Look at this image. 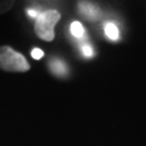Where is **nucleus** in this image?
Instances as JSON below:
<instances>
[{
  "mask_svg": "<svg viewBox=\"0 0 146 146\" xmlns=\"http://www.w3.org/2000/svg\"><path fill=\"white\" fill-rule=\"evenodd\" d=\"M0 69L11 73H25L31 69L26 58L9 46L0 47Z\"/></svg>",
  "mask_w": 146,
  "mask_h": 146,
  "instance_id": "f257e3e1",
  "label": "nucleus"
},
{
  "mask_svg": "<svg viewBox=\"0 0 146 146\" xmlns=\"http://www.w3.org/2000/svg\"><path fill=\"white\" fill-rule=\"evenodd\" d=\"M61 19L60 12L56 10H48L40 13L36 17L35 33L41 40L52 41L55 37L54 27Z\"/></svg>",
  "mask_w": 146,
  "mask_h": 146,
  "instance_id": "f03ea898",
  "label": "nucleus"
},
{
  "mask_svg": "<svg viewBox=\"0 0 146 146\" xmlns=\"http://www.w3.org/2000/svg\"><path fill=\"white\" fill-rule=\"evenodd\" d=\"M79 12L88 20H95L99 16V8L88 1H80L78 5Z\"/></svg>",
  "mask_w": 146,
  "mask_h": 146,
  "instance_id": "7ed1b4c3",
  "label": "nucleus"
},
{
  "mask_svg": "<svg viewBox=\"0 0 146 146\" xmlns=\"http://www.w3.org/2000/svg\"><path fill=\"white\" fill-rule=\"evenodd\" d=\"M50 69L53 74L58 75V76H64L67 74V67L61 60H52L50 62Z\"/></svg>",
  "mask_w": 146,
  "mask_h": 146,
  "instance_id": "20e7f679",
  "label": "nucleus"
},
{
  "mask_svg": "<svg viewBox=\"0 0 146 146\" xmlns=\"http://www.w3.org/2000/svg\"><path fill=\"white\" fill-rule=\"evenodd\" d=\"M105 35L110 38V40L115 41L119 38V31L118 27L114 23H107L105 25Z\"/></svg>",
  "mask_w": 146,
  "mask_h": 146,
  "instance_id": "39448f33",
  "label": "nucleus"
},
{
  "mask_svg": "<svg viewBox=\"0 0 146 146\" xmlns=\"http://www.w3.org/2000/svg\"><path fill=\"white\" fill-rule=\"evenodd\" d=\"M70 33L76 38H82L84 36V28L79 22H73L70 25Z\"/></svg>",
  "mask_w": 146,
  "mask_h": 146,
  "instance_id": "423d86ee",
  "label": "nucleus"
},
{
  "mask_svg": "<svg viewBox=\"0 0 146 146\" xmlns=\"http://www.w3.org/2000/svg\"><path fill=\"white\" fill-rule=\"evenodd\" d=\"M15 0H0V14H5L13 8Z\"/></svg>",
  "mask_w": 146,
  "mask_h": 146,
  "instance_id": "0eeeda50",
  "label": "nucleus"
},
{
  "mask_svg": "<svg viewBox=\"0 0 146 146\" xmlns=\"http://www.w3.org/2000/svg\"><path fill=\"white\" fill-rule=\"evenodd\" d=\"M81 51H82L84 56H87V58H91V56H93L94 54L93 49H92V47L89 43H84L81 46Z\"/></svg>",
  "mask_w": 146,
  "mask_h": 146,
  "instance_id": "6e6552de",
  "label": "nucleus"
},
{
  "mask_svg": "<svg viewBox=\"0 0 146 146\" xmlns=\"http://www.w3.org/2000/svg\"><path fill=\"white\" fill-rule=\"evenodd\" d=\"M43 55H44L43 51L40 50V49H38V48L33 49V51H31V56H33V58H35V60H40Z\"/></svg>",
  "mask_w": 146,
  "mask_h": 146,
  "instance_id": "1a4fd4ad",
  "label": "nucleus"
},
{
  "mask_svg": "<svg viewBox=\"0 0 146 146\" xmlns=\"http://www.w3.org/2000/svg\"><path fill=\"white\" fill-rule=\"evenodd\" d=\"M27 13H28V15L31 16V17H35V19L39 15V13L37 12V10H33V9H28V10H27Z\"/></svg>",
  "mask_w": 146,
  "mask_h": 146,
  "instance_id": "9d476101",
  "label": "nucleus"
}]
</instances>
